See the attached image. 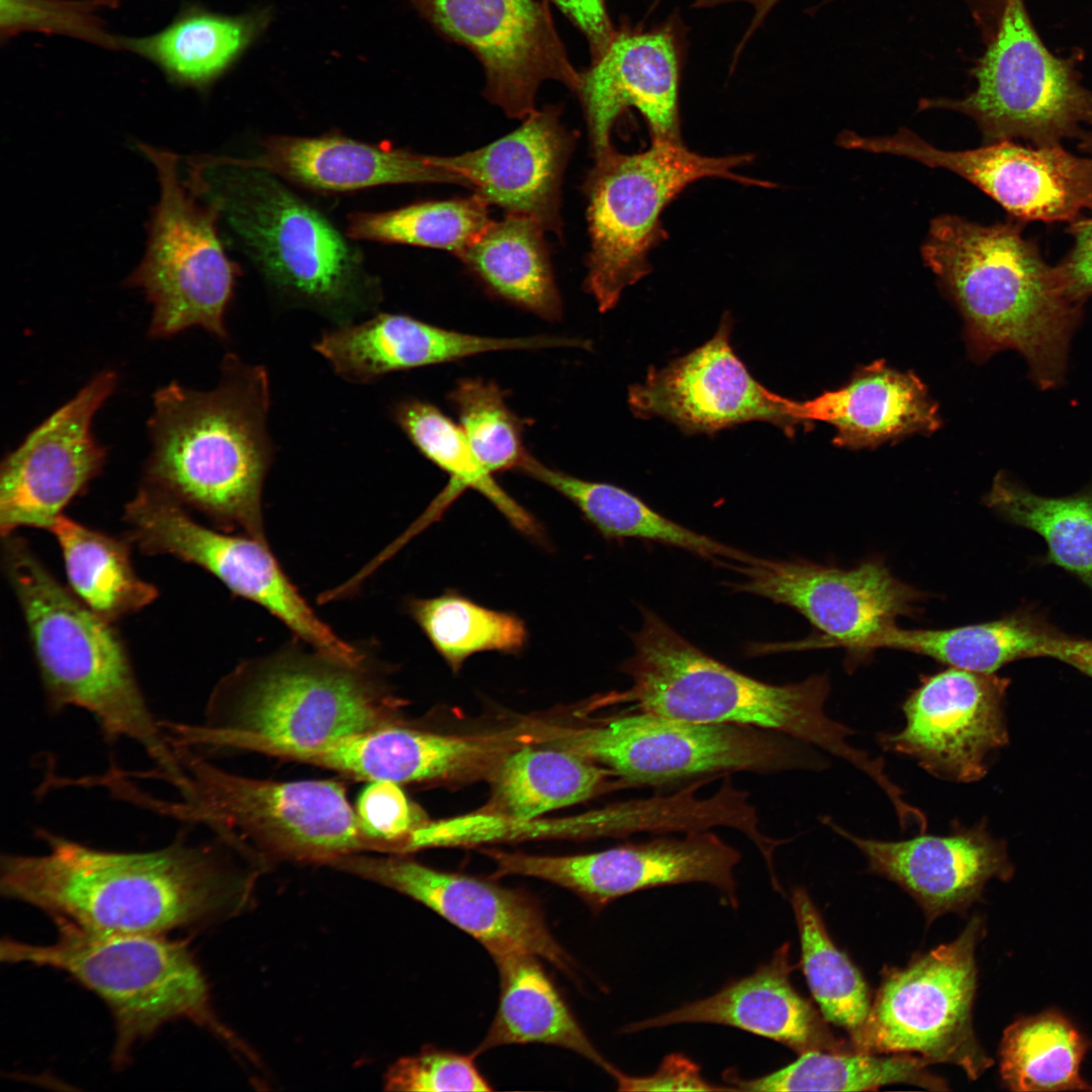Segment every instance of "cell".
<instances>
[{
    "label": "cell",
    "mask_w": 1092,
    "mask_h": 1092,
    "mask_svg": "<svg viewBox=\"0 0 1092 1092\" xmlns=\"http://www.w3.org/2000/svg\"><path fill=\"white\" fill-rule=\"evenodd\" d=\"M40 837L46 852L2 855L1 893L93 931L168 934L211 922L244 903L251 882L212 845L177 839L125 852Z\"/></svg>",
    "instance_id": "cell-1"
},
{
    "label": "cell",
    "mask_w": 1092,
    "mask_h": 1092,
    "mask_svg": "<svg viewBox=\"0 0 1092 1092\" xmlns=\"http://www.w3.org/2000/svg\"><path fill=\"white\" fill-rule=\"evenodd\" d=\"M921 254L961 311L975 359L1014 350L1039 388L1061 385L1083 302L1018 224L942 214L931 220Z\"/></svg>",
    "instance_id": "cell-2"
},
{
    "label": "cell",
    "mask_w": 1092,
    "mask_h": 1092,
    "mask_svg": "<svg viewBox=\"0 0 1092 1092\" xmlns=\"http://www.w3.org/2000/svg\"><path fill=\"white\" fill-rule=\"evenodd\" d=\"M264 366L228 354L210 390L176 381L156 390L145 481L223 529L266 540L262 488L273 457Z\"/></svg>",
    "instance_id": "cell-3"
},
{
    "label": "cell",
    "mask_w": 1092,
    "mask_h": 1092,
    "mask_svg": "<svg viewBox=\"0 0 1092 1092\" xmlns=\"http://www.w3.org/2000/svg\"><path fill=\"white\" fill-rule=\"evenodd\" d=\"M631 639L633 654L621 665L631 686L609 696L610 704L691 722L775 731L843 759L886 794L895 790L883 759L852 746L848 737L854 732L826 713V674L785 685L758 680L711 657L647 608Z\"/></svg>",
    "instance_id": "cell-4"
},
{
    "label": "cell",
    "mask_w": 1092,
    "mask_h": 1092,
    "mask_svg": "<svg viewBox=\"0 0 1092 1092\" xmlns=\"http://www.w3.org/2000/svg\"><path fill=\"white\" fill-rule=\"evenodd\" d=\"M396 712L397 701L365 663L287 650L244 662L222 678L204 724H163L174 745L277 757L398 724Z\"/></svg>",
    "instance_id": "cell-5"
},
{
    "label": "cell",
    "mask_w": 1092,
    "mask_h": 1092,
    "mask_svg": "<svg viewBox=\"0 0 1092 1092\" xmlns=\"http://www.w3.org/2000/svg\"><path fill=\"white\" fill-rule=\"evenodd\" d=\"M3 562L19 603L50 707L90 713L109 740L127 738L177 786L184 771L150 710L123 640L60 583L21 537H3Z\"/></svg>",
    "instance_id": "cell-6"
},
{
    "label": "cell",
    "mask_w": 1092,
    "mask_h": 1092,
    "mask_svg": "<svg viewBox=\"0 0 1092 1092\" xmlns=\"http://www.w3.org/2000/svg\"><path fill=\"white\" fill-rule=\"evenodd\" d=\"M189 183L210 196L266 281L282 296L336 325L353 323L379 299L354 249L315 208L275 175L229 157L198 156Z\"/></svg>",
    "instance_id": "cell-7"
},
{
    "label": "cell",
    "mask_w": 1092,
    "mask_h": 1092,
    "mask_svg": "<svg viewBox=\"0 0 1092 1092\" xmlns=\"http://www.w3.org/2000/svg\"><path fill=\"white\" fill-rule=\"evenodd\" d=\"M53 921L58 929L55 941L35 944L3 938L1 962L62 971L101 998L114 1021L115 1067L128 1063L136 1043L180 1019L249 1052L216 1016L206 979L185 941L168 934L107 933L61 918Z\"/></svg>",
    "instance_id": "cell-8"
},
{
    "label": "cell",
    "mask_w": 1092,
    "mask_h": 1092,
    "mask_svg": "<svg viewBox=\"0 0 1092 1092\" xmlns=\"http://www.w3.org/2000/svg\"><path fill=\"white\" fill-rule=\"evenodd\" d=\"M186 775L182 800L138 792L135 801L164 815L207 825L245 853L329 866L353 853H395L370 835L333 781L274 782L238 776L172 745Z\"/></svg>",
    "instance_id": "cell-9"
},
{
    "label": "cell",
    "mask_w": 1092,
    "mask_h": 1092,
    "mask_svg": "<svg viewBox=\"0 0 1092 1092\" xmlns=\"http://www.w3.org/2000/svg\"><path fill=\"white\" fill-rule=\"evenodd\" d=\"M595 159L583 184L590 243L584 288L601 312L616 307L623 291L651 272L650 253L667 237L663 211L690 185L722 178L776 187L734 171L753 155L704 156L682 141L651 139L642 152L624 154L613 147Z\"/></svg>",
    "instance_id": "cell-10"
},
{
    "label": "cell",
    "mask_w": 1092,
    "mask_h": 1092,
    "mask_svg": "<svg viewBox=\"0 0 1092 1092\" xmlns=\"http://www.w3.org/2000/svg\"><path fill=\"white\" fill-rule=\"evenodd\" d=\"M784 734L751 726L699 723L632 712L589 726L544 724L540 745L612 769L624 786H662L716 774L818 768L819 760Z\"/></svg>",
    "instance_id": "cell-11"
},
{
    "label": "cell",
    "mask_w": 1092,
    "mask_h": 1092,
    "mask_svg": "<svg viewBox=\"0 0 1092 1092\" xmlns=\"http://www.w3.org/2000/svg\"><path fill=\"white\" fill-rule=\"evenodd\" d=\"M155 166L160 194L148 224L145 255L125 280L152 307L149 334L167 339L200 328L229 340L225 314L238 268L224 252L217 220L220 210L201 196L179 171L173 152L139 144Z\"/></svg>",
    "instance_id": "cell-12"
},
{
    "label": "cell",
    "mask_w": 1092,
    "mask_h": 1092,
    "mask_svg": "<svg viewBox=\"0 0 1092 1092\" xmlns=\"http://www.w3.org/2000/svg\"><path fill=\"white\" fill-rule=\"evenodd\" d=\"M1075 60L1049 51L1023 0H1005L996 32L972 70L975 89L964 98L921 99L918 108L971 117L987 144L1022 139L1060 145L1092 126V93Z\"/></svg>",
    "instance_id": "cell-13"
},
{
    "label": "cell",
    "mask_w": 1092,
    "mask_h": 1092,
    "mask_svg": "<svg viewBox=\"0 0 1092 1092\" xmlns=\"http://www.w3.org/2000/svg\"><path fill=\"white\" fill-rule=\"evenodd\" d=\"M985 930L984 918L975 915L952 941L913 957L904 968L884 969L868 1016L850 1036L853 1052L915 1055L980 1078L993 1065L973 1026L976 947Z\"/></svg>",
    "instance_id": "cell-14"
},
{
    "label": "cell",
    "mask_w": 1092,
    "mask_h": 1092,
    "mask_svg": "<svg viewBox=\"0 0 1092 1092\" xmlns=\"http://www.w3.org/2000/svg\"><path fill=\"white\" fill-rule=\"evenodd\" d=\"M127 539L149 555H171L214 575L316 651L352 664L364 656L327 626L284 573L266 540L207 528L163 491L143 484L124 508Z\"/></svg>",
    "instance_id": "cell-15"
},
{
    "label": "cell",
    "mask_w": 1092,
    "mask_h": 1092,
    "mask_svg": "<svg viewBox=\"0 0 1092 1092\" xmlns=\"http://www.w3.org/2000/svg\"><path fill=\"white\" fill-rule=\"evenodd\" d=\"M727 567L740 578L728 585L785 605L805 617L821 634L795 648L841 647L848 669L868 657V645L914 616L925 594L896 577L881 559L844 569L803 559L771 560L753 556Z\"/></svg>",
    "instance_id": "cell-16"
},
{
    "label": "cell",
    "mask_w": 1092,
    "mask_h": 1092,
    "mask_svg": "<svg viewBox=\"0 0 1092 1092\" xmlns=\"http://www.w3.org/2000/svg\"><path fill=\"white\" fill-rule=\"evenodd\" d=\"M434 29L469 50L485 76L484 97L512 118L535 111L545 81L576 94L569 60L547 0H407Z\"/></svg>",
    "instance_id": "cell-17"
},
{
    "label": "cell",
    "mask_w": 1092,
    "mask_h": 1092,
    "mask_svg": "<svg viewBox=\"0 0 1092 1092\" xmlns=\"http://www.w3.org/2000/svg\"><path fill=\"white\" fill-rule=\"evenodd\" d=\"M494 877L522 876L564 888L598 913L625 895L659 886L707 883L738 906L733 871L740 853L709 830L598 852L537 855L485 850Z\"/></svg>",
    "instance_id": "cell-18"
},
{
    "label": "cell",
    "mask_w": 1092,
    "mask_h": 1092,
    "mask_svg": "<svg viewBox=\"0 0 1092 1092\" xmlns=\"http://www.w3.org/2000/svg\"><path fill=\"white\" fill-rule=\"evenodd\" d=\"M1009 678L959 667L921 674L901 709L905 724L877 735L880 747L958 784L983 779L1008 742L1004 702Z\"/></svg>",
    "instance_id": "cell-19"
},
{
    "label": "cell",
    "mask_w": 1092,
    "mask_h": 1092,
    "mask_svg": "<svg viewBox=\"0 0 1092 1092\" xmlns=\"http://www.w3.org/2000/svg\"><path fill=\"white\" fill-rule=\"evenodd\" d=\"M402 855L353 853L330 866L423 904L477 940L489 956L527 951L575 979V963L552 934L534 896L476 877L435 870Z\"/></svg>",
    "instance_id": "cell-20"
},
{
    "label": "cell",
    "mask_w": 1092,
    "mask_h": 1092,
    "mask_svg": "<svg viewBox=\"0 0 1092 1092\" xmlns=\"http://www.w3.org/2000/svg\"><path fill=\"white\" fill-rule=\"evenodd\" d=\"M733 321L724 314L714 336L661 368L650 369L628 391L639 419L661 418L687 435L714 434L734 426L764 422L793 436L801 401L779 395L749 372L731 345Z\"/></svg>",
    "instance_id": "cell-21"
},
{
    "label": "cell",
    "mask_w": 1092,
    "mask_h": 1092,
    "mask_svg": "<svg viewBox=\"0 0 1092 1092\" xmlns=\"http://www.w3.org/2000/svg\"><path fill=\"white\" fill-rule=\"evenodd\" d=\"M116 384L112 370L94 375L2 460V537L24 527L50 531L63 510L100 474L107 453L93 434V420Z\"/></svg>",
    "instance_id": "cell-22"
},
{
    "label": "cell",
    "mask_w": 1092,
    "mask_h": 1092,
    "mask_svg": "<svg viewBox=\"0 0 1092 1092\" xmlns=\"http://www.w3.org/2000/svg\"><path fill=\"white\" fill-rule=\"evenodd\" d=\"M862 151L906 157L949 170L979 187L1020 220L1075 221L1092 210V157L1061 145L1024 147L1011 141L967 151L935 148L901 128L884 136H863Z\"/></svg>",
    "instance_id": "cell-23"
},
{
    "label": "cell",
    "mask_w": 1092,
    "mask_h": 1092,
    "mask_svg": "<svg viewBox=\"0 0 1092 1092\" xmlns=\"http://www.w3.org/2000/svg\"><path fill=\"white\" fill-rule=\"evenodd\" d=\"M824 824L856 847L868 871L895 883L921 907L927 923L947 913H965L993 879L1008 881L1013 868L1005 843L984 822L953 820L942 835L918 833L904 840L862 837L829 817Z\"/></svg>",
    "instance_id": "cell-24"
},
{
    "label": "cell",
    "mask_w": 1092,
    "mask_h": 1092,
    "mask_svg": "<svg viewBox=\"0 0 1092 1092\" xmlns=\"http://www.w3.org/2000/svg\"><path fill=\"white\" fill-rule=\"evenodd\" d=\"M681 48L672 21L642 30L621 26L606 52L580 72L576 92L594 157L613 148L612 130L629 108L639 111L651 139L682 141Z\"/></svg>",
    "instance_id": "cell-25"
},
{
    "label": "cell",
    "mask_w": 1092,
    "mask_h": 1092,
    "mask_svg": "<svg viewBox=\"0 0 1092 1092\" xmlns=\"http://www.w3.org/2000/svg\"><path fill=\"white\" fill-rule=\"evenodd\" d=\"M536 723L454 735L391 724L321 747L324 768L366 781L463 783L488 778L513 750L537 743Z\"/></svg>",
    "instance_id": "cell-26"
},
{
    "label": "cell",
    "mask_w": 1092,
    "mask_h": 1092,
    "mask_svg": "<svg viewBox=\"0 0 1092 1092\" xmlns=\"http://www.w3.org/2000/svg\"><path fill=\"white\" fill-rule=\"evenodd\" d=\"M560 117V106L545 105L489 145L432 158L462 176L485 204L528 216L545 232L560 235L562 180L575 140Z\"/></svg>",
    "instance_id": "cell-27"
},
{
    "label": "cell",
    "mask_w": 1092,
    "mask_h": 1092,
    "mask_svg": "<svg viewBox=\"0 0 1092 1092\" xmlns=\"http://www.w3.org/2000/svg\"><path fill=\"white\" fill-rule=\"evenodd\" d=\"M573 338H493L440 328L407 314L380 312L325 331L313 349L346 381L367 384L403 370L506 350L575 347Z\"/></svg>",
    "instance_id": "cell-28"
},
{
    "label": "cell",
    "mask_w": 1092,
    "mask_h": 1092,
    "mask_svg": "<svg viewBox=\"0 0 1092 1092\" xmlns=\"http://www.w3.org/2000/svg\"><path fill=\"white\" fill-rule=\"evenodd\" d=\"M789 943L753 974L732 981L716 994L655 1017L633 1022L622 1031L635 1032L677 1023H714L740 1028L776 1040L799 1056L808 1052L852 1053L813 1004L791 982Z\"/></svg>",
    "instance_id": "cell-29"
},
{
    "label": "cell",
    "mask_w": 1092,
    "mask_h": 1092,
    "mask_svg": "<svg viewBox=\"0 0 1092 1092\" xmlns=\"http://www.w3.org/2000/svg\"><path fill=\"white\" fill-rule=\"evenodd\" d=\"M314 190L341 192L394 184L445 183L469 187L430 155L341 135L273 136L251 159L232 158Z\"/></svg>",
    "instance_id": "cell-30"
},
{
    "label": "cell",
    "mask_w": 1092,
    "mask_h": 1092,
    "mask_svg": "<svg viewBox=\"0 0 1092 1092\" xmlns=\"http://www.w3.org/2000/svg\"><path fill=\"white\" fill-rule=\"evenodd\" d=\"M810 424L835 429L833 444L847 449L874 448L940 427L938 406L912 372L875 361L856 370L841 387L801 401Z\"/></svg>",
    "instance_id": "cell-31"
},
{
    "label": "cell",
    "mask_w": 1092,
    "mask_h": 1092,
    "mask_svg": "<svg viewBox=\"0 0 1092 1092\" xmlns=\"http://www.w3.org/2000/svg\"><path fill=\"white\" fill-rule=\"evenodd\" d=\"M270 7L229 15L184 2L161 30L119 35L118 51L155 65L173 85L207 90L263 35L273 20Z\"/></svg>",
    "instance_id": "cell-32"
},
{
    "label": "cell",
    "mask_w": 1092,
    "mask_h": 1092,
    "mask_svg": "<svg viewBox=\"0 0 1092 1092\" xmlns=\"http://www.w3.org/2000/svg\"><path fill=\"white\" fill-rule=\"evenodd\" d=\"M499 976L498 1005L475 1056L511 1044L541 1043L569 1050L612 1077L618 1071L595 1048L548 976L539 957L510 950L490 956Z\"/></svg>",
    "instance_id": "cell-33"
},
{
    "label": "cell",
    "mask_w": 1092,
    "mask_h": 1092,
    "mask_svg": "<svg viewBox=\"0 0 1092 1092\" xmlns=\"http://www.w3.org/2000/svg\"><path fill=\"white\" fill-rule=\"evenodd\" d=\"M517 471L571 502L606 539H639L678 548L722 566L748 562L753 555L695 532L662 516L618 485L581 479L527 454Z\"/></svg>",
    "instance_id": "cell-34"
},
{
    "label": "cell",
    "mask_w": 1092,
    "mask_h": 1092,
    "mask_svg": "<svg viewBox=\"0 0 1092 1092\" xmlns=\"http://www.w3.org/2000/svg\"><path fill=\"white\" fill-rule=\"evenodd\" d=\"M616 774L570 751L530 743L510 752L493 770L491 798L479 814L497 822L531 821L624 784Z\"/></svg>",
    "instance_id": "cell-35"
},
{
    "label": "cell",
    "mask_w": 1092,
    "mask_h": 1092,
    "mask_svg": "<svg viewBox=\"0 0 1092 1092\" xmlns=\"http://www.w3.org/2000/svg\"><path fill=\"white\" fill-rule=\"evenodd\" d=\"M1064 633L1033 607H1023L999 619L945 629H902L896 625L868 646L903 650L947 666L995 673L1015 660L1049 657L1053 643Z\"/></svg>",
    "instance_id": "cell-36"
},
{
    "label": "cell",
    "mask_w": 1092,
    "mask_h": 1092,
    "mask_svg": "<svg viewBox=\"0 0 1092 1092\" xmlns=\"http://www.w3.org/2000/svg\"><path fill=\"white\" fill-rule=\"evenodd\" d=\"M534 219L507 213L456 256L492 293L547 321L562 316V301L544 241Z\"/></svg>",
    "instance_id": "cell-37"
},
{
    "label": "cell",
    "mask_w": 1092,
    "mask_h": 1092,
    "mask_svg": "<svg viewBox=\"0 0 1092 1092\" xmlns=\"http://www.w3.org/2000/svg\"><path fill=\"white\" fill-rule=\"evenodd\" d=\"M392 417L412 444L450 480L428 510L439 518L465 489L483 495L518 531L535 540L544 533L536 519L494 480L478 460L458 424L428 401L405 398L392 408Z\"/></svg>",
    "instance_id": "cell-38"
},
{
    "label": "cell",
    "mask_w": 1092,
    "mask_h": 1092,
    "mask_svg": "<svg viewBox=\"0 0 1092 1092\" xmlns=\"http://www.w3.org/2000/svg\"><path fill=\"white\" fill-rule=\"evenodd\" d=\"M50 531L61 548L71 590L88 608L114 623L158 597V589L134 571L130 541L60 516Z\"/></svg>",
    "instance_id": "cell-39"
},
{
    "label": "cell",
    "mask_w": 1092,
    "mask_h": 1092,
    "mask_svg": "<svg viewBox=\"0 0 1092 1092\" xmlns=\"http://www.w3.org/2000/svg\"><path fill=\"white\" fill-rule=\"evenodd\" d=\"M910 1054L808 1052L791 1065L755 1079H742L727 1070L724 1080L735 1091H872L908 1084L932 1091L948 1090L945 1079Z\"/></svg>",
    "instance_id": "cell-40"
},
{
    "label": "cell",
    "mask_w": 1092,
    "mask_h": 1092,
    "mask_svg": "<svg viewBox=\"0 0 1092 1092\" xmlns=\"http://www.w3.org/2000/svg\"><path fill=\"white\" fill-rule=\"evenodd\" d=\"M1091 1040L1063 1013L1046 1010L1007 1026L999 1048V1073L1012 1091H1092L1081 1075Z\"/></svg>",
    "instance_id": "cell-41"
},
{
    "label": "cell",
    "mask_w": 1092,
    "mask_h": 1092,
    "mask_svg": "<svg viewBox=\"0 0 1092 1092\" xmlns=\"http://www.w3.org/2000/svg\"><path fill=\"white\" fill-rule=\"evenodd\" d=\"M984 502L1010 524L1040 535L1048 545L1045 563L1065 569L1092 588V485L1050 497L999 472Z\"/></svg>",
    "instance_id": "cell-42"
},
{
    "label": "cell",
    "mask_w": 1092,
    "mask_h": 1092,
    "mask_svg": "<svg viewBox=\"0 0 1092 1092\" xmlns=\"http://www.w3.org/2000/svg\"><path fill=\"white\" fill-rule=\"evenodd\" d=\"M791 902L800 935V963L811 994L825 1020L852 1036L871 1008L869 986L859 970L832 941L808 892L801 887L793 889Z\"/></svg>",
    "instance_id": "cell-43"
},
{
    "label": "cell",
    "mask_w": 1092,
    "mask_h": 1092,
    "mask_svg": "<svg viewBox=\"0 0 1092 1092\" xmlns=\"http://www.w3.org/2000/svg\"><path fill=\"white\" fill-rule=\"evenodd\" d=\"M407 611L455 672L475 653H517L528 639L526 625L518 616L488 609L455 590L412 599Z\"/></svg>",
    "instance_id": "cell-44"
},
{
    "label": "cell",
    "mask_w": 1092,
    "mask_h": 1092,
    "mask_svg": "<svg viewBox=\"0 0 1092 1092\" xmlns=\"http://www.w3.org/2000/svg\"><path fill=\"white\" fill-rule=\"evenodd\" d=\"M490 221L487 204L473 195L383 212H357L349 218L348 235L354 240L442 249L457 255Z\"/></svg>",
    "instance_id": "cell-45"
},
{
    "label": "cell",
    "mask_w": 1092,
    "mask_h": 1092,
    "mask_svg": "<svg viewBox=\"0 0 1092 1092\" xmlns=\"http://www.w3.org/2000/svg\"><path fill=\"white\" fill-rule=\"evenodd\" d=\"M458 425L481 464L492 474L517 470L529 453L523 422L509 407L502 388L481 378L459 380L449 394Z\"/></svg>",
    "instance_id": "cell-46"
},
{
    "label": "cell",
    "mask_w": 1092,
    "mask_h": 1092,
    "mask_svg": "<svg viewBox=\"0 0 1092 1092\" xmlns=\"http://www.w3.org/2000/svg\"><path fill=\"white\" fill-rule=\"evenodd\" d=\"M98 10L87 0H0L2 43L26 32L62 35L118 51Z\"/></svg>",
    "instance_id": "cell-47"
},
{
    "label": "cell",
    "mask_w": 1092,
    "mask_h": 1092,
    "mask_svg": "<svg viewBox=\"0 0 1092 1092\" xmlns=\"http://www.w3.org/2000/svg\"><path fill=\"white\" fill-rule=\"evenodd\" d=\"M476 1056L427 1045L395 1061L386 1071L387 1091H491L475 1064Z\"/></svg>",
    "instance_id": "cell-48"
},
{
    "label": "cell",
    "mask_w": 1092,
    "mask_h": 1092,
    "mask_svg": "<svg viewBox=\"0 0 1092 1092\" xmlns=\"http://www.w3.org/2000/svg\"><path fill=\"white\" fill-rule=\"evenodd\" d=\"M356 813L366 831L405 854L412 834L426 821L398 783L371 781L358 797Z\"/></svg>",
    "instance_id": "cell-49"
},
{
    "label": "cell",
    "mask_w": 1092,
    "mask_h": 1092,
    "mask_svg": "<svg viewBox=\"0 0 1092 1092\" xmlns=\"http://www.w3.org/2000/svg\"><path fill=\"white\" fill-rule=\"evenodd\" d=\"M613 1078L620 1091H734L732 1087L715 1086L706 1081L699 1066L678 1054L667 1056L653 1075L636 1077L618 1070Z\"/></svg>",
    "instance_id": "cell-50"
},
{
    "label": "cell",
    "mask_w": 1092,
    "mask_h": 1092,
    "mask_svg": "<svg viewBox=\"0 0 1092 1092\" xmlns=\"http://www.w3.org/2000/svg\"><path fill=\"white\" fill-rule=\"evenodd\" d=\"M552 2L584 35L590 62L598 60L612 41L616 28L608 13L606 0H547Z\"/></svg>",
    "instance_id": "cell-51"
},
{
    "label": "cell",
    "mask_w": 1092,
    "mask_h": 1092,
    "mask_svg": "<svg viewBox=\"0 0 1092 1092\" xmlns=\"http://www.w3.org/2000/svg\"><path fill=\"white\" fill-rule=\"evenodd\" d=\"M1069 233L1073 246L1057 267L1069 293L1084 302L1092 295V217L1076 219Z\"/></svg>",
    "instance_id": "cell-52"
},
{
    "label": "cell",
    "mask_w": 1092,
    "mask_h": 1092,
    "mask_svg": "<svg viewBox=\"0 0 1092 1092\" xmlns=\"http://www.w3.org/2000/svg\"><path fill=\"white\" fill-rule=\"evenodd\" d=\"M1050 658L1063 661L1092 677V639L1063 634L1052 648Z\"/></svg>",
    "instance_id": "cell-53"
},
{
    "label": "cell",
    "mask_w": 1092,
    "mask_h": 1092,
    "mask_svg": "<svg viewBox=\"0 0 1092 1092\" xmlns=\"http://www.w3.org/2000/svg\"><path fill=\"white\" fill-rule=\"evenodd\" d=\"M779 1L780 0H713V3L717 6L731 2H745L750 4L754 8V14L749 27L744 34V38L749 39Z\"/></svg>",
    "instance_id": "cell-54"
},
{
    "label": "cell",
    "mask_w": 1092,
    "mask_h": 1092,
    "mask_svg": "<svg viewBox=\"0 0 1092 1092\" xmlns=\"http://www.w3.org/2000/svg\"><path fill=\"white\" fill-rule=\"evenodd\" d=\"M87 1L89 3H91L97 10H100V9H104V8H106V9H116V8H118L120 6V4H121V2L123 0H87Z\"/></svg>",
    "instance_id": "cell-55"
},
{
    "label": "cell",
    "mask_w": 1092,
    "mask_h": 1092,
    "mask_svg": "<svg viewBox=\"0 0 1092 1092\" xmlns=\"http://www.w3.org/2000/svg\"><path fill=\"white\" fill-rule=\"evenodd\" d=\"M1080 138V148L1092 156V126L1088 130H1085Z\"/></svg>",
    "instance_id": "cell-56"
}]
</instances>
